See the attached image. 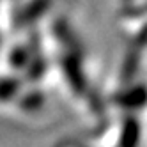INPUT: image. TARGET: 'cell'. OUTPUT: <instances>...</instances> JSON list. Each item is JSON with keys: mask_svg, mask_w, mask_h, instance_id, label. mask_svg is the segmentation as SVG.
Returning <instances> with one entry per match:
<instances>
[{"mask_svg": "<svg viewBox=\"0 0 147 147\" xmlns=\"http://www.w3.org/2000/svg\"><path fill=\"white\" fill-rule=\"evenodd\" d=\"M138 140H140V126L135 119H128L122 129L121 147H138Z\"/></svg>", "mask_w": 147, "mask_h": 147, "instance_id": "cell-1", "label": "cell"}]
</instances>
